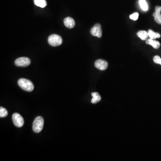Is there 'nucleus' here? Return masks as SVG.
Here are the masks:
<instances>
[{
  "label": "nucleus",
  "mask_w": 161,
  "mask_h": 161,
  "mask_svg": "<svg viewBox=\"0 0 161 161\" xmlns=\"http://www.w3.org/2000/svg\"><path fill=\"white\" fill-rule=\"evenodd\" d=\"M17 84L23 90L26 91L31 92L34 90V85L31 81L26 79H20L18 80Z\"/></svg>",
  "instance_id": "obj_1"
},
{
  "label": "nucleus",
  "mask_w": 161,
  "mask_h": 161,
  "mask_svg": "<svg viewBox=\"0 0 161 161\" xmlns=\"http://www.w3.org/2000/svg\"><path fill=\"white\" fill-rule=\"evenodd\" d=\"M44 119L41 116H38L35 119L33 123V130L36 133H39L44 127Z\"/></svg>",
  "instance_id": "obj_2"
},
{
  "label": "nucleus",
  "mask_w": 161,
  "mask_h": 161,
  "mask_svg": "<svg viewBox=\"0 0 161 161\" xmlns=\"http://www.w3.org/2000/svg\"><path fill=\"white\" fill-rule=\"evenodd\" d=\"M48 42L51 46L57 47L62 44L63 40L60 36L56 34H53L48 37Z\"/></svg>",
  "instance_id": "obj_3"
},
{
  "label": "nucleus",
  "mask_w": 161,
  "mask_h": 161,
  "mask_svg": "<svg viewBox=\"0 0 161 161\" xmlns=\"http://www.w3.org/2000/svg\"><path fill=\"white\" fill-rule=\"evenodd\" d=\"M12 118L14 124L17 127H22L23 126L24 123V119L20 114L17 113H14L12 115Z\"/></svg>",
  "instance_id": "obj_4"
},
{
  "label": "nucleus",
  "mask_w": 161,
  "mask_h": 161,
  "mask_svg": "<svg viewBox=\"0 0 161 161\" xmlns=\"http://www.w3.org/2000/svg\"><path fill=\"white\" fill-rule=\"evenodd\" d=\"M31 64V60L25 57L18 58L15 61V64L18 67H25Z\"/></svg>",
  "instance_id": "obj_5"
},
{
  "label": "nucleus",
  "mask_w": 161,
  "mask_h": 161,
  "mask_svg": "<svg viewBox=\"0 0 161 161\" xmlns=\"http://www.w3.org/2000/svg\"><path fill=\"white\" fill-rule=\"evenodd\" d=\"M91 33L94 36L101 38L102 36V31L101 25L99 24H95L91 29Z\"/></svg>",
  "instance_id": "obj_6"
},
{
  "label": "nucleus",
  "mask_w": 161,
  "mask_h": 161,
  "mask_svg": "<svg viewBox=\"0 0 161 161\" xmlns=\"http://www.w3.org/2000/svg\"><path fill=\"white\" fill-rule=\"evenodd\" d=\"M94 65L96 68L100 70H105L108 67V63L105 60H98L95 63Z\"/></svg>",
  "instance_id": "obj_7"
},
{
  "label": "nucleus",
  "mask_w": 161,
  "mask_h": 161,
  "mask_svg": "<svg viewBox=\"0 0 161 161\" xmlns=\"http://www.w3.org/2000/svg\"><path fill=\"white\" fill-rule=\"evenodd\" d=\"M161 7L157 6L155 7V11L153 13V16L154 17V20L156 23L161 25Z\"/></svg>",
  "instance_id": "obj_8"
},
{
  "label": "nucleus",
  "mask_w": 161,
  "mask_h": 161,
  "mask_svg": "<svg viewBox=\"0 0 161 161\" xmlns=\"http://www.w3.org/2000/svg\"><path fill=\"white\" fill-rule=\"evenodd\" d=\"M64 23L65 26L68 28L71 29L75 26V21L71 17H67L64 20Z\"/></svg>",
  "instance_id": "obj_9"
},
{
  "label": "nucleus",
  "mask_w": 161,
  "mask_h": 161,
  "mask_svg": "<svg viewBox=\"0 0 161 161\" xmlns=\"http://www.w3.org/2000/svg\"><path fill=\"white\" fill-rule=\"evenodd\" d=\"M146 44L150 45H151L153 48L155 49H158L160 47V43L158 41L153 40V39H147L146 41Z\"/></svg>",
  "instance_id": "obj_10"
},
{
  "label": "nucleus",
  "mask_w": 161,
  "mask_h": 161,
  "mask_svg": "<svg viewBox=\"0 0 161 161\" xmlns=\"http://www.w3.org/2000/svg\"><path fill=\"white\" fill-rule=\"evenodd\" d=\"M148 34L149 37L151 39H155L156 38H160L161 37V35L159 33L153 32V31L150 30V29L148 30Z\"/></svg>",
  "instance_id": "obj_11"
},
{
  "label": "nucleus",
  "mask_w": 161,
  "mask_h": 161,
  "mask_svg": "<svg viewBox=\"0 0 161 161\" xmlns=\"http://www.w3.org/2000/svg\"><path fill=\"white\" fill-rule=\"evenodd\" d=\"M91 95L93 97V98L91 102V103H92V104H97V103L99 102L100 101V100H101V97H100V95H99L98 93H92Z\"/></svg>",
  "instance_id": "obj_12"
},
{
  "label": "nucleus",
  "mask_w": 161,
  "mask_h": 161,
  "mask_svg": "<svg viewBox=\"0 0 161 161\" xmlns=\"http://www.w3.org/2000/svg\"><path fill=\"white\" fill-rule=\"evenodd\" d=\"M34 2L36 6L42 8L45 7L47 5L45 0H34Z\"/></svg>",
  "instance_id": "obj_13"
},
{
  "label": "nucleus",
  "mask_w": 161,
  "mask_h": 161,
  "mask_svg": "<svg viewBox=\"0 0 161 161\" xmlns=\"http://www.w3.org/2000/svg\"><path fill=\"white\" fill-rule=\"evenodd\" d=\"M138 36L143 40H145L148 37V32L145 31H140L137 33Z\"/></svg>",
  "instance_id": "obj_14"
},
{
  "label": "nucleus",
  "mask_w": 161,
  "mask_h": 161,
  "mask_svg": "<svg viewBox=\"0 0 161 161\" xmlns=\"http://www.w3.org/2000/svg\"><path fill=\"white\" fill-rule=\"evenodd\" d=\"M139 4L141 7V9L143 11H148V4H147V2H146L145 0H139Z\"/></svg>",
  "instance_id": "obj_15"
},
{
  "label": "nucleus",
  "mask_w": 161,
  "mask_h": 161,
  "mask_svg": "<svg viewBox=\"0 0 161 161\" xmlns=\"http://www.w3.org/2000/svg\"><path fill=\"white\" fill-rule=\"evenodd\" d=\"M8 114V112L5 108L2 107H0V117L1 118L5 117L7 116Z\"/></svg>",
  "instance_id": "obj_16"
},
{
  "label": "nucleus",
  "mask_w": 161,
  "mask_h": 161,
  "mask_svg": "<svg viewBox=\"0 0 161 161\" xmlns=\"http://www.w3.org/2000/svg\"><path fill=\"white\" fill-rule=\"evenodd\" d=\"M153 61L156 64H160L161 65V59L159 56H155L153 58Z\"/></svg>",
  "instance_id": "obj_17"
},
{
  "label": "nucleus",
  "mask_w": 161,
  "mask_h": 161,
  "mask_svg": "<svg viewBox=\"0 0 161 161\" xmlns=\"http://www.w3.org/2000/svg\"><path fill=\"white\" fill-rule=\"evenodd\" d=\"M138 17L139 14L138 13H135L130 15L129 17L130 19L134 20V21H136L138 18Z\"/></svg>",
  "instance_id": "obj_18"
}]
</instances>
